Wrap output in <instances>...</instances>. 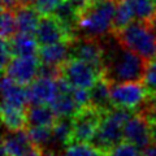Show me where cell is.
I'll return each instance as SVG.
<instances>
[{"label": "cell", "instance_id": "obj_10", "mask_svg": "<svg viewBox=\"0 0 156 156\" xmlns=\"http://www.w3.org/2000/svg\"><path fill=\"white\" fill-rule=\"evenodd\" d=\"M58 96L57 78L39 76L27 86V98L30 105H52Z\"/></svg>", "mask_w": 156, "mask_h": 156}, {"label": "cell", "instance_id": "obj_22", "mask_svg": "<svg viewBox=\"0 0 156 156\" xmlns=\"http://www.w3.org/2000/svg\"><path fill=\"white\" fill-rule=\"evenodd\" d=\"M53 144L56 146H69L72 135V119H60L52 128Z\"/></svg>", "mask_w": 156, "mask_h": 156}, {"label": "cell", "instance_id": "obj_15", "mask_svg": "<svg viewBox=\"0 0 156 156\" xmlns=\"http://www.w3.org/2000/svg\"><path fill=\"white\" fill-rule=\"evenodd\" d=\"M13 12L16 17L17 31L20 34L35 37L39 21H41V14L37 12V9L34 7L17 5L16 8H13Z\"/></svg>", "mask_w": 156, "mask_h": 156}, {"label": "cell", "instance_id": "obj_25", "mask_svg": "<svg viewBox=\"0 0 156 156\" xmlns=\"http://www.w3.org/2000/svg\"><path fill=\"white\" fill-rule=\"evenodd\" d=\"M64 156H107V154L91 143H73L65 148Z\"/></svg>", "mask_w": 156, "mask_h": 156}, {"label": "cell", "instance_id": "obj_14", "mask_svg": "<svg viewBox=\"0 0 156 156\" xmlns=\"http://www.w3.org/2000/svg\"><path fill=\"white\" fill-rule=\"evenodd\" d=\"M2 96L3 104L18 107V108H27L29 98H27V87L13 82L8 77L3 76L2 82Z\"/></svg>", "mask_w": 156, "mask_h": 156}, {"label": "cell", "instance_id": "obj_3", "mask_svg": "<svg viewBox=\"0 0 156 156\" xmlns=\"http://www.w3.org/2000/svg\"><path fill=\"white\" fill-rule=\"evenodd\" d=\"M112 35L146 62L156 58V31L148 23L134 21Z\"/></svg>", "mask_w": 156, "mask_h": 156}, {"label": "cell", "instance_id": "obj_7", "mask_svg": "<svg viewBox=\"0 0 156 156\" xmlns=\"http://www.w3.org/2000/svg\"><path fill=\"white\" fill-rule=\"evenodd\" d=\"M104 115V112L91 105L81 108L72 119V135L69 144L91 143L103 121Z\"/></svg>", "mask_w": 156, "mask_h": 156}, {"label": "cell", "instance_id": "obj_24", "mask_svg": "<svg viewBox=\"0 0 156 156\" xmlns=\"http://www.w3.org/2000/svg\"><path fill=\"white\" fill-rule=\"evenodd\" d=\"M0 31H2V41H9L18 33L13 9L2 8V29Z\"/></svg>", "mask_w": 156, "mask_h": 156}, {"label": "cell", "instance_id": "obj_8", "mask_svg": "<svg viewBox=\"0 0 156 156\" xmlns=\"http://www.w3.org/2000/svg\"><path fill=\"white\" fill-rule=\"evenodd\" d=\"M42 62L38 56L12 57L3 69V76L23 87L30 86L41 76Z\"/></svg>", "mask_w": 156, "mask_h": 156}, {"label": "cell", "instance_id": "obj_9", "mask_svg": "<svg viewBox=\"0 0 156 156\" xmlns=\"http://www.w3.org/2000/svg\"><path fill=\"white\" fill-rule=\"evenodd\" d=\"M69 58H77L96 68L103 69V43L101 39L77 37L69 43Z\"/></svg>", "mask_w": 156, "mask_h": 156}, {"label": "cell", "instance_id": "obj_11", "mask_svg": "<svg viewBox=\"0 0 156 156\" xmlns=\"http://www.w3.org/2000/svg\"><path fill=\"white\" fill-rule=\"evenodd\" d=\"M35 39L39 47L60 44V43H70L73 42L69 34L55 16L41 17L38 25V30L35 34Z\"/></svg>", "mask_w": 156, "mask_h": 156}, {"label": "cell", "instance_id": "obj_6", "mask_svg": "<svg viewBox=\"0 0 156 156\" xmlns=\"http://www.w3.org/2000/svg\"><path fill=\"white\" fill-rule=\"evenodd\" d=\"M100 77L103 76L96 68L77 58H68L58 69V78H62L72 89L78 90L90 91Z\"/></svg>", "mask_w": 156, "mask_h": 156}, {"label": "cell", "instance_id": "obj_33", "mask_svg": "<svg viewBox=\"0 0 156 156\" xmlns=\"http://www.w3.org/2000/svg\"><path fill=\"white\" fill-rule=\"evenodd\" d=\"M47 156H64V155H61V154H57V152H51V154H48Z\"/></svg>", "mask_w": 156, "mask_h": 156}, {"label": "cell", "instance_id": "obj_13", "mask_svg": "<svg viewBox=\"0 0 156 156\" xmlns=\"http://www.w3.org/2000/svg\"><path fill=\"white\" fill-rule=\"evenodd\" d=\"M38 57L43 66L58 70L60 66L69 58V43L39 47Z\"/></svg>", "mask_w": 156, "mask_h": 156}, {"label": "cell", "instance_id": "obj_17", "mask_svg": "<svg viewBox=\"0 0 156 156\" xmlns=\"http://www.w3.org/2000/svg\"><path fill=\"white\" fill-rule=\"evenodd\" d=\"M7 42H8L9 50H11L12 57L38 56L39 44H38L35 37L17 33L13 38H11Z\"/></svg>", "mask_w": 156, "mask_h": 156}, {"label": "cell", "instance_id": "obj_29", "mask_svg": "<svg viewBox=\"0 0 156 156\" xmlns=\"http://www.w3.org/2000/svg\"><path fill=\"white\" fill-rule=\"evenodd\" d=\"M64 2L69 3L70 5L78 12V14L83 11V9H86V7L89 5V0H64Z\"/></svg>", "mask_w": 156, "mask_h": 156}, {"label": "cell", "instance_id": "obj_20", "mask_svg": "<svg viewBox=\"0 0 156 156\" xmlns=\"http://www.w3.org/2000/svg\"><path fill=\"white\" fill-rule=\"evenodd\" d=\"M90 105L104 113L113 108L111 103V85L103 77H100L90 90Z\"/></svg>", "mask_w": 156, "mask_h": 156}, {"label": "cell", "instance_id": "obj_28", "mask_svg": "<svg viewBox=\"0 0 156 156\" xmlns=\"http://www.w3.org/2000/svg\"><path fill=\"white\" fill-rule=\"evenodd\" d=\"M107 156H142V151L129 142H121L112 148Z\"/></svg>", "mask_w": 156, "mask_h": 156}, {"label": "cell", "instance_id": "obj_1", "mask_svg": "<svg viewBox=\"0 0 156 156\" xmlns=\"http://www.w3.org/2000/svg\"><path fill=\"white\" fill-rule=\"evenodd\" d=\"M101 43H103L101 76L109 85L143 81L147 62L142 57L124 47L112 34L101 39Z\"/></svg>", "mask_w": 156, "mask_h": 156}, {"label": "cell", "instance_id": "obj_34", "mask_svg": "<svg viewBox=\"0 0 156 156\" xmlns=\"http://www.w3.org/2000/svg\"><path fill=\"white\" fill-rule=\"evenodd\" d=\"M103 0H89V4H95V3H100Z\"/></svg>", "mask_w": 156, "mask_h": 156}, {"label": "cell", "instance_id": "obj_5", "mask_svg": "<svg viewBox=\"0 0 156 156\" xmlns=\"http://www.w3.org/2000/svg\"><path fill=\"white\" fill-rule=\"evenodd\" d=\"M150 95L143 82L111 85V103L113 108L138 112L148 101Z\"/></svg>", "mask_w": 156, "mask_h": 156}, {"label": "cell", "instance_id": "obj_30", "mask_svg": "<svg viewBox=\"0 0 156 156\" xmlns=\"http://www.w3.org/2000/svg\"><path fill=\"white\" fill-rule=\"evenodd\" d=\"M142 156H156V142L151 143L147 148L142 151Z\"/></svg>", "mask_w": 156, "mask_h": 156}, {"label": "cell", "instance_id": "obj_2", "mask_svg": "<svg viewBox=\"0 0 156 156\" xmlns=\"http://www.w3.org/2000/svg\"><path fill=\"white\" fill-rule=\"evenodd\" d=\"M117 0L89 4L78 14V37L103 39L113 31Z\"/></svg>", "mask_w": 156, "mask_h": 156}, {"label": "cell", "instance_id": "obj_26", "mask_svg": "<svg viewBox=\"0 0 156 156\" xmlns=\"http://www.w3.org/2000/svg\"><path fill=\"white\" fill-rule=\"evenodd\" d=\"M142 82L150 98L156 100V58L147 62V68H146V73Z\"/></svg>", "mask_w": 156, "mask_h": 156}, {"label": "cell", "instance_id": "obj_18", "mask_svg": "<svg viewBox=\"0 0 156 156\" xmlns=\"http://www.w3.org/2000/svg\"><path fill=\"white\" fill-rule=\"evenodd\" d=\"M0 116H2L4 126L11 133L25 130L27 126V108H18V107L2 104Z\"/></svg>", "mask_w": 156, "mask_h": 156}, {"label": "cell", "instance_id": "obj_21", "mask_svg": "<svg viewBox=\"0 0 156 156\" xmlns=\"http://www.w3.org/2000/svg\"><path fill=\"white\" fill-rule=\"evenodd\" d=\"M27 133L33 143L43 150L48 155V148L53 146V133L52 128H27Z\"/></svg>", "mask_w": 156, "mask_h": 156}, {"label": "cell", "instance_id": "obj_16", "mask_svg": "<svg viewBox=\"0 0 156 156\" xmlns=\"http://www.w3.org/2000/svg\"><path fill=\"white\" fill-rule=\"evenodd\" d=\"M58 117L50 105L27 107V128H53Z\"/></svg>", "mask_w": 156, "mask_h": 156}, {"label": "cell", "instance_id": "obj_4", "mask_svg": "<svg viewBox=\"0 0 156 156\" xmlns=\"http://www.w3.org/2000/svg\"><path fill=\"white\" fill-rule=\"evenodd\" d=\"M133 113L135 112L119 108H112L111 111L105 112L103 121H101L91 144H94L96 148L101 150L108 155L112 148L124 142L125 124L133 116Z\"/></svg>", "mask_w": 156, "mask_h": 156}, {"label": "cell", "instance_id": "obj_31", "mask_svg": "<svg viewBox=\"0 0 156 156\" xmlns=\"http://www.w3.org/2000/svg\"><path fill=\"white\" fill-rule=\"evenodd\" d=\"M2 5L3 8L13 9L14 7H17V0H2Z\"/></svg>", "mask_w": 156, "mask_h": 156}, {"label": "cell", "instance_id": "obj_19", "mask_svg": "<svg viewBox=\"0 0 156 156\" xmlns=\"http://www.w3.org/2000/svg\"><path fill=\"white\" fill-rule=\"evenodd\" d=\"M133 13L134 21L148 23L156 22V0H124Z\"/></svg>", "mask_w": 156, "mask_h": 156}, {"label": "cell", "instance_id": "obj_12", "mask_svg": "<svg viewBox=\"0 0 156 156\" xmlns=\"http://www.w3.org/2000/svg\"><path fill=\"white\" fill-rule=\"evenodd\" d=\"M124 140L143 151L152 143L150 124L143 115L135 112L128 120L124 128Z\"/></svg>", "mask_w": 156, "mask_h": 156}, {"label": "cell", "instance_id": "obj_32", "mask_svg": "<svg viewBox=\"0 0 156 156\" xmlns=\"http://www.w3.org/2000/svg\"><path fill=\"white\" fill-rule=\"evenodd\" d=\"M34 4H35V0H17V5L21 7H34Z\"/></svg>", "mask_w": 156, "mask_h": 156}, {"label": "cell", "instance_id": "obj_27", "mask_svg": "<svg viewBox=\"0 0 156 156\" xmlns=\"http://www.w3.org/2000/svg\"><path fill=\"white\" fill-rule=\"evenodd\" d=\"M64 0H35L34 8L41 14V17L53 16L58 9V7L62 4Z\"/></svg>", "mask_w": 156, "mask_h": 156}, {"label": "cell", "instance_id": "obj_23", "mask_svg": "<svg viewBox=\"0 0 156 156\" xmlns=\"http://www.w3.org/2000/svg\"><path fill=\"white\" fill-rule=\"evenodd\" d=\"M131 22H134V17H133V13H131L130 8L128 7V4L124 0H117V7H116V13H115V20H113V31H112V34L122 30L126 26H129Z\"/></svg>", "mask_w": 156, "mask_h": 156}]
</instances>
